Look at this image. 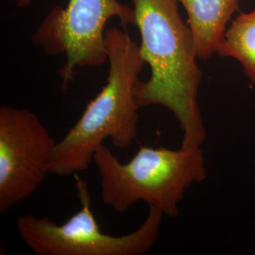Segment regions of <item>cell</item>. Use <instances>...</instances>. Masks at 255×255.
<instances>
[{
    "instance_id": "cell-3",
    "label": "cell",
    "mask_w": 255,
    "mask_h": 255,
    "mask_svg": "<svg viewBox=\"0 0 255 255\" xmlns=\"http://www.w3.org/2000/svg\"><path fill=\"white\" fill-rule=\"evenodd\" d=\"M93 162L100 175L101 201L119 214L144 201L165 217L175 218L186 190L206 178L201 146L178 150L140 146L123 164L103 144L96 150Z\"/></svg>"
},
{
    "instance_id": "cell-2",
    "label": "cell",
    "mask_w": 255,
    "mask_h": 255,
    "mask_svg": "<svg viewBox=\"0 0 255 255\" xmlns=\"http://www.w3.org/2000/svg\"><path fill=\"white\" fill-rule=\"evenodd\" d=\"M105 38L109 64L106 83L57 142L50 164L52 175L75 176L87 170L106 139L121 149L136 140L140 107L135 91L146 62L140 46L126 30L112 27Z\"/></svg>"
},
{
    "instance_id": "cell-8",
    "label": "cell",
    "mask_w": 255,
    "mask_h": 255,
    "mask_svg": "<svg viewBox=\"0 0 255 255\" xmlns=\"http://www.w3.org/2000/svg\"><path fill=\"white\" fill-rule=\"evenodd\" d=\"M217 54L237 61L255 86V7L249 12H240L232 20Z\"/></svg>"
},
{
    "instance_id": "cell-7",
    "label": "cell",
    "mask_w": 255,
    "mask_h": 255,
    "mask_svg": "<svg viewBox=\"0 0 255 255\" xmlns=\"http://www.w3.org/2000/svg\"><path fill=\"white\" fill-rule=\"evenodd\" d=\"M187 13L200 61L206 62L217 50L227 25L240 7V0H177Z\"/></svg>"
},
{
    "instance_id": "cell-6",
    "label": "cell",
    "mask_w": 255,
    "mask_h": 255,
    "mask_svg": "<svg viewBox=\"0 0 255 255\" xmlns=\"http://www.w3.org/2000/svg\"><path fill=\"white\" fill-rule=\"evenodd\" d=\"M57 142L27 108L0 107V213L36 191L50 174Z\"/></svg>"
},
{
    "instance_id": "cell-4",
    "label": "cell",
    "mask_w": 255,
    "mask_h": 255,
    "mask_svg": "<svg viewBox=\"0 0 255 255\" xmlns=\"http://www.w3.org/2000/svg\"><path fill=\"white\" fill-rule=\"evenodd\" d=\"M81 209L63 224L27 214L16 219L19 237L37 255H143L154 246L164 214L148 208L144 223L124 236L103 233L91 209L87 183L75 175Z\"/></svg>"
},
{
    "instance_id": "cell-5",
    "label": "cell",
    "mask_w": 255,
    "mask_h": 255,
    "mask_svg": "<svg viewBox=\"0 0 255 255\" xmlns=\"http://www.w3.org/2000/svg\"><path fill=\"white\" fill-rule=\"evenodd\" d=\"M26 9L32 0H12ZM118 18L124 27L134 25L133 9L119 0H68L66 8L54 7L31 35L34 46L50 56H65L60 70L63 91L73 81L76 69L108 63L105 26Z\"/></svg>"
},
{
    "instance_id": "cell-1",
    "label": "cell",
    "mask_w": 255,
    "mask_h": 255,
    "mask_svg": "<svg viewBox=\"0 0 255 255\" xmlns=\"http://www.w3.org/2000/svg\"><path fill=\"white\" fill-rule=\"evenodd\" d=\"M134 26L141 35L140 52L150 68L135 91L141 108L169 110L182 131L183 148L201 146L206 128L198 101L202 72L191 29L177 0H131Z\"/></svg>"
}]
</instances>
